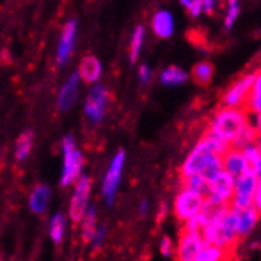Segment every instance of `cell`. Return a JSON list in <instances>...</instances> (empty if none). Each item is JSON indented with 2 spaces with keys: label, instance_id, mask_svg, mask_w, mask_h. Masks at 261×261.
I'll return each instance as SVG.
<instances>
[{
  "label": "cell",
  "instance_id": "6da1fadb",
  "mask_svg": "<svg viewBox=\"0 0 261 261\" xmlns=\"http://www.w3.org/2000/svg\"><path fill=\"white\" fill-rule=\"evenodd\" d=\"M222 171H223L222 157L214 152L208 139L201 136L197 146L192 149V152L184 160L179 174L181 179H187L192 178V176H204L208 181H211Z\"/></svg>",
  "mask_w": 261,
  "mask_h": 261
},
{
  "label": "cell",
  "instance_id": "7a4b0ae2",
  "mask_svg": "<svg viewBox=\"0 0 261 261\" xmlns=\"http://www.w3.org/2000/svg\"><path fill=\"white\" fill-rule=\"evenodd\" d=\"M249 125H250V116L244 109L220 108L211 117L208 133L217 136L222 141L233 146Z\"/></svg>",
  "mask_w": 261,
  "mask_h": 261
},
{
  "label": "cell",
  "instance_id": "3957f363",
  "mask_svg": "<svg viewBox=\"0 0 261 261\" xmlns=\"http://www.w3.org/2000/svg\"><path fill=\"white\" fill-rule=\"evenodd\" d=\"M62 152H63V170L60 176V185L67 187V185L78 182L81 179V171L84 165L82 154L78 151L74 139L71 135H67L62 139Z\"/></svg>",
  "mask_w": 261,
  "mask_h": 261
},
{
  "label": "cell",
  "instance_id": "277c9868",
  "mask_svg": "<svg viewBox=\"0 0 261 261\" xmlns=\"http://www.w3.org/2000/svg\"><path fill=\"white\" fill-rule=\"evenodd\" d=\"M236 179L227 171L219 173L216 178L209 181V190L206 195V206L209 208H220L230 206L233 195H235Z\"/></svg>",
  "mask_w": 261,
  "mask_h": 261
},
{
  "label": "cell",
  "instance_id": "5b68a950",
  "mask_svg": "<svg viewBox=\"0 0 261 261\" xmlns=\"http://www.w3.org/2000/svg\"><path fill=\"white\" fill-rule=\"evenodd\" d=\"M206 206V197L198 192L182 189L176 195L173 203V212L179 222H189L190 219L200 216Z\"/></svg>",
  "mask_w": 261,
  "mask_h": 261
},
{
  "label": "cell",
  "instance_id": "8992f818",
  "mask_svg": "<svg viewBox=\"0 0 261 261\" xmlns=\"http://www.w3.org/2000/svg\"><path fill=\"white\" fill-rule=\"evenodd\" d=\"M257 73H247L239 76L231 86L223 92L222 95V105L223 108H236V109H244L252 86H254Z\"/></svg>",
  "mask_w": 261,
  "mask_h": 261
},
{
  "label": "cell",
  "instance_id": "52a82bcc",
  "mask_svg": "<svg viewBox=\"0 0 261 261\" xmlns=\"http://www.w3.org/2000/svg\"><path fill=\"white\" fill-rule=\"evenodd\" d=\"M109 103V92L101 84H95L94 87L89 90L86 103H84V113L87 119L94 125L101 124V120L106 116V109Z\"/></svg>",
  "mask_w": 261,
  "mask_h": 261
},
{
  "label": "cell",
  "instance_id": "ba28073f",
  "mask_svg": "<svg viewBox=\"0 0 261 261\" xmlns=\"http://www.w3.org/2000/svg\"><path fill=\"white\" fill-rule=\"evenodd\" d=\"M258 178L260 176L254 174H242L241 178L236 179L235 195L231 200V208L236 211H246L254 206L255 193L258 187Z\"/></svg>",
  "mask_w": 261,
  "mask_h": 261
},
{
  "label": "cell",
  "instance_id": "9c48e42d",
  "mask_svg": "<svg viewBox=\"0 0 261 261\" xmlns=\"http://www.w3.org/2000/svg\"><path fill=\"white\" fill-rule=\"evenodd\" d=\"M90 190H92L90 178L89 176H81V179L74 185V192L70 201V217L74 223L82 222L87 209L90 208L89 206Z\"/></svg>",
  "mask_w": 261,
  "mask_h": 261
},
{
  "label": "cell",
  "instance_id": "30bf717a",
  "mask_svg": "<svg viewBox=\"0 0 261 261\" xmlns=\"http://www.w3.org/2000/svg\"><path fill=\"white\" fill-rule=\"evenodd\" d=\"M124 165H125V151L124 149H120V151L116 152V155L113 157V160H111V163L108 166V171H106L105 179H103V187H101V192H103V197L106 200L108 206H111L114 201Z\"/></svg>",
  "mask_w": 261,
  "mask_h": 261
},
{
  "label": "cell",
  "instance_id": "8fae6325",
  "mask_svg": "<svg viewBox=\"0 0 261 261\" xmlns=\"http://www.w3.org/2000/svg\"><path fill=\"white\" fill-rule=\"evenodd\" d=\"M182 233L190 235L201 241L204 246L211 244V219L206 212H201L200 216L190 219L189 222L184 223Z\"/></svg>",
  "mask_w": 261,
  "mask_h": 261
},
{
  "label": "cell",
  "instance_id": "7c38bea8",
  "mask_svg": "<svg viewBox=\"0 0 261 261\" xmlns=\"http://www.w3.org/2000/svg\"><path fill=\"white\" fill-rule=\"evenodd\" d=\"M76 30H78V22L74 19H70L62 29V36L59 40V48H57V63L63 65L67 63L70 54L73 52L74 43H76Z\"/></svg>",
  "mask_w": 261,
  "mask_h": 261
},
{
  "label": "cell",
  "instance_id": "4fadbf2b",
  "mask_svg": "<svg viewBox=\"0 0 261 261\" xmlns=\"http://www.w3.org/2000/svg\"><path fill=\"white\" fill-rule=\"evenodd\" d=\"M204 244L197 238H193L190 235H185L181 231L178 246H176V260L178 261H195L197 257L200 255V252L203 250Z\"/></svg>",
  "mask_w": 261,
  "mask_h": 261
},
{
  "label": "cell",
  "instance_id": "5bb4252c",
  "mask_svg": "<svg viewBox=\"0 0 261 261\" xmlns=\"http://www.w3.org/2000/svg\"><path fill=\"white\" fill-rule=\"evenodd\" d=\"M79 74L78 71L73 73L71 76L67 79V82L63 84L60 92H59V98H57V108L60 111H67L70 109L78 97V90H79Z\"/></svg>",
  "mask_w": 261,
  "mask_h": 261
},
{
  "label": "cell",
  "instance_id": "9a60e30c",
  "mask_svg": "<svg viewBox=\"0 0 261 261\" xmlns=\"http://www.w3.org/2000/svg\"><path fill=\"white\" fill-rule=\"evenodd\" d=\"M223 162V171L231 174L233 178L238 179L242 174H246V162H244V154L238 147H230L228 152L222 157Z\"/></svg>",
  "mask_w": 261,
  "mask_h": 261
},
{
  "label": "cell",
  "instance_id": "2e32d148",
  "mask_svg": "<svg viewBox=\"0 0 261 261\" xmlns=\"http://www.w3.org/2000/svg\"><path fill=\"white\" fill-rule=\"evenodd\" d=\"M78 74L86 84L97 82L101 76V63H100V60L97 57H94V55H87V57H84L79 63Z\"/></svg>",
  "mask_w": 261,
  "mask_h": 261
},
{
  "label": "cell",
  "instance_id": "e0dca14e",
  "mask_svg": "<svg viewBox=\"0 0 261 261\" xmlns=\"http://www.w3.org/2000/svg\"><path fill=\"white\" fill-rule=\"evenodd\" d=\"M152 30L160 38H168L173 35L174 30V17L170 11L160 10L157 11L152 17Z\"/></svg>",
  "mask_w": 261,
  "mask_h": 261
},
{
  "label": "cell",
  "instance_id": "ac0fdd59",
  "mask_svg": "<svg viewBox=\"0 0 261 261\" xmlns=\"http://www.w3.org/2000/svg\"><path fill=\"white\" fill-rule=\"evenodd\" d=\"M244 154V162H246V173L261 176V141L250 144L242 149Z\"/></svg>",
  "mask_w": 261,
  "mask_h": 261
},
{
  "label": "cell",
  "instance_id": "d6986e66",
  "mask_svg": "<svg viewBox=\"0 0 261 261\" xmlns=\"http://www.w3.org/2000/svg\"><path fill=\"white\" fill-rule=\"evenodd\" d=\"M49 197H51V190L48 185L40 184L30 192V197H29V208L33 214H43L48 208V203H49Z\"/></svg>",
  "mask_w": 261,
  "mask_h": 261
},
{
  "label": "cell",
  "instance_id": "ffe728a7",
  "mask_svg": "<svg viewBox=\"0 0 261 261\" xmlns=\"http://www.w3.org/2000/svg\"><path fill=\"white\" fill-rule=\"evenodd\" d=\"M235 257L236 252L209 244L203 247V250L200 252V255L195 261H235Z\"/></svg>",
  "mask_w": 261,
  "mask_h": 261
},
{
  "label": "cell",
  "instance_id": "44dd1931",
  "mask_svg": "<svg viewBox=\"0 0 261 261\" xmlns=\"http://www.w3.org/2000/svg\"><path fill=\"white\" fill-rule=\"evenodd\" d=\"M260 214L254 206L246 209V211H239V236L241 239H244L249 236L252 231H254L257 222L260 219Z\"/></svg>",
  "mask_w": 261,
  "mask_h": 261
},
{
  "label": "cell",
  "instance_id": "7402d4cb",
  "mask_svg": "<svg viewBox=\"0 0 261 261\" xmlns=\"http://www.w3.org/2000/svg\"><path fill=\"white\" fill-rule=\"evenodd\" d=\"M244 111L249 116H254L261 113V70L257 71V76L254 81V86H252L249 100L244 106Z\"/></svg>",
  "mask_w": 261,
  "mask_h": 261
},
{
  "label": "cell",
  "instance_id": "603a6c76",
  "mask_svg": "<svg viewBox=\"0 0 261 261\" xmlns=\"http://www.w3.org/2000/svg\"><path fill=\"white\" fill-rule=\"evenodd\" d=\"M98 227H97V211L94 206H90L84 216L82 222H81V235H82V241L84 242H92L95 233H97Z\"/></svg>",
  "mask_w": 261,
  "mask_h": 261
},
{
  "label": "cell",
  "instance_id": "cb8c5ba5",
  "mask_svg": "<svg viewBox=\"0 0 261 261\" xmlns=\"http://www.w3.org/2000/svg\"><path fill=\"white\" fill-rule=\"evenodd\" d=\"M187 78H189V74L182 68L176 67V65H171V67L165 68V71L160 76V81L165 86H181V84L187 81Z\"/></svg>",
  "mask_w": 261,
  "mask_h": 261
},
{
  "label": "cell",
  "instance_id": "d4e9b609",
  "mask_svg": "<svg viewBox=\"0 0 261 261\" xmlns=\"http://www.w3.org/2000/svg\"><path fill=\"white\" fill-rule=\"evenodd\" d=\"M32 144H33V133L30 132V130H25L16 141V149H14L16 160H19V162L25 160L32 151Z\"/></svg>",
  "mask_w": 261,
  "mask_h": 261
},
{
  "label": "cell",
  "instance_id": "484cf974",
  "mask_svg": "<svg viewBox=\"0 0 261 261\" xmlns=\"http://www.w3.org/2000/svg\"><path fill=\"white\" fill-rule=\"evenodd\" d=\"M214 76V67L211 62H198L192 68V79L200 84V86H206L208 82H211Z\"/></svg>",
  "mask_w": 261,
  "mask_h": 261
},
{
  "label": "cell",
  "instance_id": "4316f807",
  "mask_svg": "<svg viewBox=\"0 0 261 261\" xmlns=\"http://www.w3.org/2000/svg\"><path fill=\"white\" fill-rule=\"evenodd\" d=\"M65 235V217L63 214H55L49 222V236L54 244H60Z\"/></svg>",
  "mask_w": 261,
  "mask_h": 261
},
{
  "label": "cell",
  "instance_id": "83f0119b",
  "mask_svg": "<svg viewBox=\"0 0 261 261\" xmlns=\"http://www.w3.org/2000/svg\"><path fill=\"white\" fill-rule=\"evenodd\" d=\"M182 189L198 192L206 197L208 190H209V181L204 178V176H192V178L182 179Z\"/></svg>",
  "mask_w": 261,
  "mask_h": 261
},
{
  "label": "cell",
  "instance_id": "f1b7e54d",
  "mask_svg": "<svg viewBox=\"0 0 261 261\" xmlns=\"http://www.w3.org/2000/svg\"><path fill=\"white\" fill-rule=\"evenodd\" d=\"M143 41H144V27L138 25L132 35V41H130V60H132V63L138 59L139 52H141Z\"/></svg>",
  "mask_w": 261,
  "mask_h": 261
},
{
  "label": "cell",
  "instance_id": "f546056e",
  "mask_svg": "<svg viewBox=\"0 0 261 261\" xmlns=\"http://www.w3.org/2000/svg\"><path fill=\"white\" fill-rule=\"evenodd\" d=\"M239 16V2H236V0H231V2H228V8H227V16H225V27L230 30L233 24L236 22Z\"/></svg>",
  "mask_w": 261,
  "mask_h": 261
},
{
  "label": "cell",
  "instance_id": "4dcf8cb0",
  "mask_svg": "<svg viewBox=\"0 0 261 261\" xmlns=\"http://www.w3.org/2000/svg\"><path fill=\"white\" fill-rule=\"evenodd\" d=\"M181 5L187 8V11L193 17H198L203 13V0H182Z\"/></svg>",
  "mask_w": 261,
  "mask_h": 261
},
{
  "label": "cell",
  "instance_id": "1f68e13d",
  "mask_svg": "<svg viewBox=\"0 0 261 261\" xmlns=\"http://www.w3.org/2000/svg\"><path fill=\"white\" fill-rule=\"evenodd\" d=\"M176 252L174 249V244H173V239L168 238V236H163L162 241H160V254L163 257H171Z\"/></svg>",
  "mask_w": 261,
  "mask_h": 261
},
{
  "label": "cell",
  "instance_id": "d6a6232c",
  "mask_svg": "<svg viewBox=\"0 0 261 261\" xmlns=\"http://www.w3.org/2000/svg\"><path fill=\"white\" fill-rule=\"evenodd\" d=\"M105 238H106V227H98L94 239H92V246H94V249L101 247V244H103Z\"/></svg>",
  "mask_w": 261,
  "mask_h": 261
},
{
  "label": "cell",
  "instance_id": "836d02e7",
  "mask_svg": "<svg viewBox=\"0 0 261 261\" xmlns=\"http://www.w3.org/2000/svg\"><path fill=\"white\" fill-rule=\"evenodd\" d=\"M138 76L143 84H149V81H151V78H152V71L147 65H141V67L138 68Z\"/></svg>",
  "mask_w": 261,
  "mask_h": 261
},
{
  "label": "cell",
  "instance_id": "e575fe53",
  "mask_svg": "<svg viewBox=\"0 0 261 261\" xmlns=\"http://www.w3.org/2000/svg\"><path fill=\"white\" fill-rule=\"evenodd\" d=\"M250 117H252L250 124H252V127L255 128V132L258 135V141H261V113L254 114V116H250Z\"/></svg>",
  "mask_w": 261,
  "mask_h": 261
},
{
  "label": "cell",
  "instance_id": "d590c367",
  "mask_svg": "<svg viewBox=\"0 0 261 261\" xmlns=\"http://www.w3.org/2000/svg\"><path fill=\"white\" fill-rule=\"evenodd\" d=\"M254 208H255L258 212H261V176L258 178V187H257V193H255Z\"/></svg>",
  "mask_w": 261,
  "mask_h": 261
},
{
  "label": "cell",
  "instance_id": "8d00e7d4",
  "mask_svg": "<svg viewBox=\"0 0 261 261\" xmlns=\"http://www.w3.org/2000/svg\"><path fill=\"white\" fill-rule=\"evenodd\" d=\"M214 6H216V2L214 0H203V11L211 14L214 11Z\"/></svg>",
  "mask_w": 261,
  "mask_h": 261
},
{
  "label": "cell",
  "instance_id": "74e56055",
  "mask_svg": "<svg viewBox=\"0 0 261 261\" xmlns=\"http://www.w3.org/2000/svg\"><path fill=\"white\" fill-rule=\"evenodd\" d=\"M166 214H168V204H166V203H162V204H160V208H158L157 220H158V222H163L165 217H166Z\"/></svg>",
  "mask_w": 261,
  "mask_h": 261
},
{
  "label": "cell",
  "instance_id": "f35d334b",
  "mask_svg": "<svg viewBox=\"0 0 261 261\" xmlns=\"http://www.w3.org/2000/svg\"><path fill=\"white\" fill-rule=\"evenodd\" d=\"M147 209H149L147 200H141V203H139V214H141V216H144V214L147 212Z\"/></svg>",
  "mask_w": 261,
  "mask_h": 261
}]
</instances>
